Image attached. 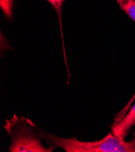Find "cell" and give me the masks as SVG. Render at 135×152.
<instances>
[{"label":"cell","instance_id":"5b68a950","mask_svg":"<svg viewBox=\"0 0 135 152\" xmlns=\"http://www.w3.org/2000/svg\"><path fill=\"white\" fill-rule=\"evenodd\" d=\"M120 9L135 23V0H116Z\"/></svg>","mask_w":135,"mask_h":152},{"label":"cell","instance_id":"8992f818","mask_svg":"<svg viewBox=\"0 0 135 152\" xmlns=\"http://www.w3.org/2000/svg\"><path fill=\"white\" fill-rule=\"evenodd\" d=\"M13 0H0V7L9 21H13Z\"/></svg>","mask_w":135,"mask_h":152},{"label":"cell","instance_id":"52a82bcc","mask_svg":"<svg viewBox=\"0 0 135 152\" xmlns=\"http://www.w3.org/2000/svg\"><path fill=\"white\" fill-rule=\"evenodd\" d=\"M134 99H135V93L134 94V95H133L131 98L130 99V101L127 102V104L124 106V107L115 115L112 126H114V125L117 124L120 121H121L124 118V116H126L127 113L128 112V110L131 108V104H132L133 101L134 100Z\"/></svg>","mask_w":135,"mask_h":152},{"label":"cell","instance_id":"6da1fadb","mask_svg":"<svg viewBox=\"0 0 135 152\" xmlns=\"http://www.w3.org/2000/svg\"><path fill=\"white\" fill-rule=\"evenodd\" d=\"M42 138L47 145L66 152H135V133L130 141L122 140L111 131L104 138L95 141H82L76 137L70 138L51 134L42 130Z\"/></svg>","mask_w":135,"mask_h":152},{"label":"cell","instance_id":"3957f363","mask_svg":"<svg viewBox=\"0 0 135 152\" xmlns=\"http://www.w3.org/2000/svg\"><path fill=\"white\" fill-rule=\"evenodd\" d=\"M135 128V103L132 107L130 109L124 118L119 122L112 126L111 131L114 135L122 140H125V138L130 132H133ZM135 133V130L133 134Z\"/></svg>","mask_w":135,"mask_h":152},{"label":"cell","instance_id":"7a4b0ae2","mask_svg":"<svg viewBox=\"0 0 135 152\" xmlns=\"http://www.w3.org/2000/svg\"><path fill=\"white\" fill-rule=\"evenodd\" d=\"M4 129L10 136V152H53L54 148L43 145L41 132L33 121L13 114L5 121Z\"/></svg>","mask_w":135,"mask_h":152},{"label":"cell","instance_id":"277c9868","mask_svg":"<svg viewBox=\"0 0 135 152\" xmlns=\"http://www.w3.org/2000/svg\"><path fill=\"white\" fill-rule=\"evenodd\" d=\"M48 1L51 6L53 7L55 9L57 17L58 18V21L59 24V27L60 30H61V38H62V42H63V53H64V60L66 66L67 71L68 72V73H70L69 66L67 61V57L66 54V50H65V46H64V35H63V20H62V16H63V7L64 3L65 2L66 0H46Z\"/></svg>","mask_w":135,"mask_h":152}]
</instances>
